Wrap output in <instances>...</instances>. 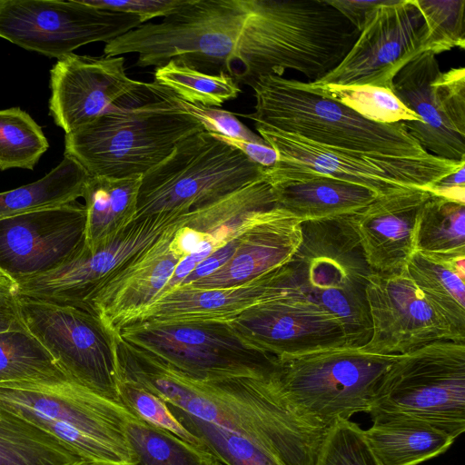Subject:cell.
<instances>
[{
  "instance_id": "cell-1",
  "label": "cell",
  "mask_w": 465,
  "mask_h": 465,
  "mask_svg": "<svg viewBox=\"0 0 465 465\" xmlns=\"http://www.w3.org/2000/svg\"><path fill=\"white\" fill-rule=\"evenodd\" d=\"M200 131L202 124L171 89L143 83L90 124L66 134L64 156L89 176L139 177Z\"/></svg>"
},
{
  "instance_id": "cell-2",
  "label": "cell",
  "mask_w": 465,
  "mask_h": 465,
  "mask_svg": "<svg viewBox=\"0 0 465 465\" xmlns=\"http://www.w3.org/2000/svg\"><path fill=\"white\" fill-rule=\"evenodd\" d=\"M254 112L242 116L296 134L312 143L343 151L401 158L428 156L403 122L379 124L349 107L305 89L302 82L282 76H261L252 86Z\"/></svg>"
},
{
  "instance_id": "cell-3",
  "label": "cell",
  "mask_w": 465,
  "mask_h": 465,
  "mask_svg": "<svg viewBox=\"0 0 465 465\" xmlns=\"http://www.w3.org/2000/svg\"><path fill=\"white\" fill-rule=\"evenodd\" d=\"M249 9L253 84L288 69L316 82L342 61L360 35L327 0H249Z\"/></svg>"
},
{
  "instance_id": "cell-4",
  "label": "cell",
  "mask_w": 465,
  "mask_h": 465,
  "mask_svg": "<svg viewBox=\"0 0 465 465\" xmlns=\"http://www.w3.org/2000/svg\"><path fill=\"white\" fill-rule=\"evenodd\" d=\"M0 408L54 436L94 465L136 462L124 430L131 412L72 381L0 383Z\"/></svg>"
},
{
  "instance_id": "cell-5",
  "label": "cell",
  "mask_w": 465,
  "mask_h": 465,
  "mask_svg": "<svg viewBox=\"0 0 465 465\" xmlns=\"http://www.w3.org/2000/svg\"><path fill=\"white\" fill-rule=\"evenodd\" d=\"M301 230L288 262L297 289L341 322L350 346H364L371 334L366 288L373 270L350 216L302 221Z\"/></svg>"
},
{
  "instance_id": "cell-6",
  "label": "cell",
  "mask_w": 465,
  "mask_h": 465,
  "mask_svg": "<svg viewBox=\"0 0 465 465\" xmlns=\"http://www.w3.org/2000/svg\"><path fill=\"white\" fill-rule=\"evenodd\" d=\"M397 356L347 345L278 357L272 373L302 416L329 429L355 413H370L380 382Z\"/></svg>"
},
{
  "instance_id": "cell-7",
  "label": "cell",
  "mask_w": 465,
  "mask_h": 465,
  "mask_svg": "<svg viewBox=\"0 0 465 465\" xmlns=\"http://www.w3.org/2000/svg\"><path fill=\"white\" fill-rule=\"evenodd\" d=\"M265 169L242 152L200 131L142 176L135 218L186 213L264 176Z\"/></svg>"
},
{
  "instance_id": "cell-8",
  "label": "cell",
  "mask_w": 465,
  "mask_h": 465,
  "mask_svg": "<svg viewBox=\"0 0 465 465\" xmlns=\"http://www.w3.org/2000/svg\"><path fill=\"white\" fill-rule=\"evenodd\" d=\"M375 411L424 420L454 440L462 434L465 343L437 341L398 355L380 382Z\"/></svg>"
},
{
  "instance_id": "cell-9",
  "label": "cell",
  "mask_w": 465,
  "mask_h": 465,
  "mask_svg": "<svg viewBox=\"0 0 465 465\" xmlns=\"http://www.w3.org/2000/svg\"><path fill=\"white\" fill-rule=\"evenodd\" d=\"M27 331L72 381L119 403L114 338L92 312L19 296Z\"/></svg>"
},
{
  "instance_id": "cell-10",
  "label": "cell",
  "mask_w": 465,
  "mask_h": 465,
  "mask_svg": "<svg viewBox=\"0 0 465 465\" xmlns=\"http://www.w3.org/2000/svg\"><path fill=\"white\" fill-rule=\"evenodd\" d=\"M118 333L128 343L202 380L264 375L277 359L244 344L226 322L132 323Z\"/></svg>"
},
{
  "instance_id": "cell-11",
  "label": "cell",
  "mask_w": 465,
  "mask_h": 465,
  "mask_svg": "<svg viewBox=\"0 0 465 465\" xmlns=\"http://www.w3.org/2000/svg\"><path fill=\"white\" fill-rule=\"evenodd\" d=\"M280 163L364 186L377 195L407 188L427 190L465 165L432 154L421 158L370 155L323 146L296 134L255 125Z\"/></svg>"
},
{
  "instance_id": "cell-12",
  "label": "cell",
  "mask_w": 465,
  "mask_h": 465,
  "mask_svg": "<svg viewBox=\"0 0 465 465\" xmlns=\"http://www.w3.org/2000/svg\"><path fill=\"white\" fill-rule=\"evenodd\" d=\"M143 24L137 15L100 10L80 0H0V37L50 58L87 44H107Z\"/></svg>"
},
{
  "instance_id": "cell-13",
  "label": "cell",
  "mask_w": 465,
  "mask_h": 465,
  "mask_svg": "<svg viewBox=\"0 0 465 465\" xmlns=\"http://www.w3.org/2000/svg\"><path fill=\"white\" fill-rule=\"evenodd\" d=\"M186 213L134 218L119 234L94 251L84 245L56 269L16 283V292L23 297L83 308L97 290Z\"/></svg>"
},
{
  "instance_id": "cell-14",
  "label": "cell",
  "mask_w": 465,
  "mask_h": 465,
  "mask_svg": "<svg viewBox=\"0 0 465 465\" xmlns=\"http://www.w3.org/2000/svg\"><path fill=\"white\" fill-rule=\"evenodd\" d=\"M226 323L244 344L277 358L349 345L341 322L306 298L292 277L273 297Z\"/></svg>"
},
{
  "instance_id": "cell-15",
  "label": "cell",
  "mask_w": 465,
  "mask_h": 465,
  "mask_svg": "<svg viewBox=\"0 0 465 465\" xmlns=\"http://www.w3.org/2000/svg\"><path fill=\"white\" fill-rule=\"evenodd\" d=\"M423 17L413 0H386L367 17L342 61L317 84L392 89L397 73L422 53Z\"/></svg>"
},
{
  "instance_id": "cell-16",
  "label": "cell",
  "mask_w": 465,
  "mask_h": 465,
  "mask_svg": "<svg viewBox=\"0 0 465 465\" xmlns=\"http://www.w3.org/2000/svg\"><path fill=\"white\" fill-rule=\"evenodd\" d=\"M85 222L76 201L0 220V274L16 284L61 266L84 247Z\"/></svg>"
},
{
  "instance_id": "cell-17",
  "label": "cell",
  "mask_w": 465,
  "mask_h": 465,
  "mask_svg": "<svg viewBox=\"0 0 465 465\" xmlns=\"http://www.w3.org/2000/svg\"><path fill=\"white\" fill-rule=\"evenodd\" d=\"M371 334L363 350L401 355L437 341H458L405 269L373 272L366 288ZM465 343V342H463Z\"/></svg>"
},
{
  "instance_id": "cell-18",
  "label": "cell",
  "mask_w": 465,
  "mask_h": 465,
  "mask_svg": "<svg viewBox=\"0 0 465 465\" xmlns=\"http://www.w3.org/2000/svg\"><path fill=\"white\" fill-rule=\"evenodd\" d=\"M124 57L69 54L50 70L49 114L65 134L83 127L140 88L127 76Z\"/></svg>"
},
{
  "instance_id": "cell-19",
  "label": "cell",
  "mask_w": 465,
  "mask_h": 465,
  "mask_svg": "<svg viewBox=\"0 0 465 465\" xmlns=\"http://www.w3.org/2000/svg\"><path fill=\"white\" fill-rule=\"evenodd\" d=\"M186 214L84 304L83 308L95 314L113 336L162 296L177 264L183 260L172 250L170 243Z\"/></svg>"
},
{
  "instance_id": "cell-20",
  "label": "cell",
  "mask_w": 465,
  "mask_h": 465,
  "mask_svg": "<svg viewBox=\"0 0 465 465\" xmlns=\"http://www.w3.org/2000/svg\"><path fill=\"white\" fill-rule=\"evenodd\" d=\"M272 186L264 176L202 207L190 211L174 232L170 246L193 272L228 242L260 212L275 207Z\"/></svg>"
},
{
  "instance_id": "cell-21",
  "label": "cell",
  "mask_w": 465,
  "mask_h": 465,
  "mask_svg": "<svg viewBox=\"0 0 465 465\" xmlns=\"http://www.w3.org/2000/svg\"><path fill=\"white\" fill-rule=\"evenodd\" d=\"M291 279V269L287 262L258 278L232 287L202 289L183 284L153 302L128 324L227 322L273 297L290 283Z\"/></svg>"
},
{
  "instance_id": "cell-22",
  "label": "cell",
  "mask_w": 465,
  "mask_h": 465,
  "mask_svg": "<svg viewBox=\"0 0 465 465\" xmlns=\"http://www.w3.org/2000/svg\"><path fill=\"white\" fill-rule=\"evenodd\" d=\"M302 222L276 206L258 213L238 235L231 258L217 271L189 285L232 287L286 264L300 245Z\"/></svg>"
},
{
  "instance_id": "cell-23",
  "label": "cell",
  "mask_w": 465,
  "mask_h": 465,
  "mask_svg": "<svg viewBox=\"0 0 465 465\" xmlns=\"http://www.w3.org/2000/svg\"><path fill=\"white\" fill-rule=\"evenodd\" d=\"M430 195L425 189L407 188L377 197L350 216L367 262L377 272L401 271L415 251L419 211Z\"/></svg>"
},
{
  "instance_id": "cell-24",
  "label": "cell",
  "mask_w": 465,
  "mask_h": 465,
  "mask_svg": "<svg viewBox=\"0 0 465 465\" xmlns=\"http://www.w3.org/2000/svg\"><path fill=\"white\" fill-rule=\"evenodd\" d=\"M276 207L302 221L352 216L379 195L360 184L280 162L265 170Z\"/></svg>"
},
{
  "instance_id": "cell-25",
  "label": "cell",
  "mask_w": 465,
  "mask_h": 465,
  "mask_svg": "<svg viewBox=\"0 0 465 465\" xmlns=\"http://www.w3.org/2000/svg\"><path fill=\"white\" fill-rule=\"evenodd\" d=\"M440 73L434 54L420 53L397 73L391 90L420 118L421 123L405 121L403 124L424 151L450 161H465V137L446 120L432 84Z\"/></svg>"
},
{
  "instance_id": "cell-26",
  "label": "cell",
  "mask_w": 465,
  "mask_h": 465,
  "mask_svg": "<svg viewBox=\"0 0 465 465\" xmlns=\"http://www.w3.org/2000/svg\"><path fill=\"white\" fill-rule=\"evenodd\" d=\"M363 434L382 465H418L445 452L454 439L431 424L401 413H370Z\"/></svg>"
},
{
  "instance_id": "cell-27",
  "label": "cell",
  "mask_w": 465,
  "mask_h": 465,
  "mask_svg": "<svg viewBox=\"0 0 465 465\" xmlns=\"http://www.w3.org/2000/svg\"><path fill=\"white\" fill-rule=\"evenodd\" d=\"M404 269L458 341L465 342V256L415 250Z\"/></svg>"
},
{
  "instance_id": "cell-28",
  "label": "cell",
  "mask_w": 465,
  "mask_h": 465,
  "mask_svg": "<svg viewBox=\"0 0 465 465\" xmlns=\"http://www.w3.org/2000/svg\"><path fill=\"white\" fill-rule=\"evenodd\" d=\"M142 176H88L82 197L86 210L85 247L94 251L109 242L135 218Z\"/></svg>"
},
{
  "instance_id": "cell-29",
  "label": "cell",
  "mask_w": 465,
  "mask_h": 465,
  "mask_svg": "<svg viewBox=\"0 0 465 465\" xmlns=\"http://www.w3.org/2000/svg\"><path fill=\"white\" fill-rule=\"evenodd\" d=\"M0 465H94L27 420L0 408Z\"/></svg>"
},
{
  "instance_id": "cell-30",
  "label": "cell",
  "mask_w": 465,
  "mask_h": 465,
  "mask_svg": "<svg viewBox=\"0 0 465 465\" xmlns=\"http://www.w3.org/2000/svg\"><path fill=\"white\" fill-rule=\"evenodd\" d=\"M88 176L79 163L64 156L41 179L0 193V220L75 202Z\"/></svg>"
},
{
  "instance_id": "cell-31",
  "label": "cell",
  "mask_w": 465,
  "mask_h": 465,
  "mask_svg": "<svg viewBox=\"0 0 465 465\" xmlns=\"http://www.w3.org/2000/svg\"><path fill=\"white\" fill-rule=\"evenodd\" d=\"M414 243L418 251L465 256V203L430 193L417 216Z\"/></svg>"
},
{
  "instance_id": "cell-32",
  "label": "cell",
  "mask_w": 465,
  "mask_h": 465,
  "mask_svg": "<svg viewBox=\"0 0 465 465\" xmlns=\"http://www.w3.org/2000/svg\"><path fill=\"white\" fill-rule=\"evenodd\" d=\"M124 430L136 460L133 465H210L216 460L211 453L133 413Z\"/></svg>"
},
{
  "instance_id": "cell-33",
  "label": "cell",
  "mask_w": 465,
  "mask_h": 465,
  "mask_svg": "<svg viewBox=\"0 0 465 465\" xmlns=\"http://www.w3.org/2000/svg\"><path fill=\"white\" fill-rule=\"evenodd\" d=\"M181 424L205 446L207 451L226 465H282L263 445L215 423L191 415L168 404Z\"/></svg>"
},
{
  "instance_id": "cell-34",
  "label": "cell",
  "mask_w": 465,
  "mask_h": 465,
  "mask_svg": "<svg viewBox=\"0 0 465 465\" xmlns=\"http://www.w3.org/2000/svg\"><path fill=\"white\" fill-rule=\"evenodd\" d=\"M71 381L27 331L0 332V383Z\"/></svg>"
},
{
  "instance_id": "cell-35",
  "label": "cell",
  "mask_w": 465,
  "mask_h": 465,
  "mask_svg": "<svg viewBox=\"0 0 465 465\" xmlns=\"http://www.w3.org/2000/svg\"><path fill=\"white\" fill-rule=\"evenodd\" d=\"M317 94L336 101L363 118L379 124L417 121L420 118L394 94L392 90L372 85H341L302 82Z\"/></svg>"
},
{
  "instance_id": "cell-36",
  "label": "cell",
  "mask_w": 465,
  "mask_h": 465,
  "mask_svg": "<svg viewBox=\"0 0 465 465\" xmlns=\"http://www.w3.org/2000/svg\"><path fill=\"white\" fill-rule=\"evenodd\" d=\"M153 77L182 100L203 106H222L241 93L239 84L226 74H208L174 61L156 67Z\"/></svg>"
},
{
  "instance_id": "cell-37",
  "label": "cell",
  "mask_w": 465,
  "mask_h": 465,
  "mask_svg": "<svg viewBox=\"0 0 465 465\" xmlns=\"http://www.w3.org/2000/svg\"><path fill=\"white\" fill-rule=\"evenodd\" d=\"M48 148L42 127L25 111L0 110V171L34 170Z\"/></svg>"
},
{
  "instance_id": "cell-38",
  "label": "cell",
  "mask_w": 465,
  "mask_h": 465,
  "mask_svg": "<svg viewBox=\"0 0 465 465\" xmlns=\"http://www.w3.org/2000/svg\"><path fill=\"white\" fill-rule=\"evenodd\" d=\"M425 23L423 52L465 47V0H413Z\"/></svg>"
},
{
  "instance_id": "cell-39",
  "label": "cell",
  "mask_w": 465,
  "mask_h": 465,
  "mask_svg": "<svg viewBox=\"0 0 465 465\" xmlns=\"http://www.w3.org/2000/svg\"><path fill=\"white\" fill-rule=\"evenodd\" d=\"M119 403L139 419L166 430L196 448L207 450L189 432L171 411L168 403L141 384L118 375Z\"/></svg>"
},
{
  "instance_id": "cell-40",
  "label": "cell",
  "mask_w": 465,
  "mask_h": 465,
  "mask_svg": "<svg viewBox=\"0 0 465 465\" xmlns=\"http://www.w3.org/2000/svg\"><path fill=\"white\" fill-rule=\"evenodd\" d=\"M313 465H382L370 449L363 430L350 420L331 426Z\"/></svg>"
},
{
  "instance_id": "cell-41",
  "label": "cell",
  "mask_w": 465,
  "mask_h": 465,
  "mask_svg": "<svg viewBox=\"0 0 465 465\" xmlns=\"http://www.w3.org/2000/svg\"><path fill=\"white\" fill-rule=\"evenodd\" d=\"M441 111L450 126L465 137V69L441 72L432 83Z\"/></svg>"
},
{
  "instance_id": "cell-42",
  "label": "cell",
  "mask_w": 465,
  "mask_h": 465,
  "mask_svg": "<svg viewBox=\"0 0 465 465\" xmlns=\"http://www.w3.org/2000/svg\"><path fill=\"white\" fill-rule=\"evenodd\" d=\"M179 102L183 108L198 120L203 130L208 133L257 143H267L229 111L193 104L181 98H179Z\"/></svg>"
},
{
  "instance_id": "cell-43",
  "label": "cell",
  "mask_w": 465,
  "mask_h": 465,
  "mask_svg": "<svg viewBox=\"0 0 465 465\" xmlns=\"http://www.w3.org/2000/svg\"><path fill=\"white\" fill-rule=\"evenodd\" d=\"M94 8L134 15L147 22L154 17H166L186 0H80Z\"/></svg>"
},
{
  "instance_id": "cell-44",
  "label": "cell",
  "mask_w": 465,
  "mask_h": 465,
  "mask_svg": "<svg viewBox=\"0 0 465 465\" xmlns=\"http://www.w3.org/2000/svg\"><path fill=\"white\" fill-rule=\"evenodd\" d=\"M27 331L20 312L19 295L12 282L0 284V332Z\"/></svg>"
},
{
  "instance_id": "cell-45",
  "label": "cell",
  "mask_w": 465,
  "mask_h": 465,
  "mask_svg": "<svg viewBox=\"0 0 465 465\" xmlns=\"http://www.w3.org/2000/svg\"><path fill=\"white\" fill-rule=\"evenodd\" d=\"M212 134V133H211ZM218 139L242 152L250 161L265 170L272 169L279 161L276 151L268 143H257L213 134Z\"/></svg>"
},
{
  "instance_id": "cell-46",
  "label": "cell",
  "mask_w": 465,
  "mask_h": 465,
  "mask_svg": "<svg viewBox=\"0 0 465 465\" xmlns=\"http://www.w3.org/2000/svg\"><path fill=\"white\" fill-rule=\"evenodd\" d=\"M386 0H327L339 11L359 32L364 26L368 15Z\"/></svg>"
},
{
  "instance_id": "cell-47",
  "label": "cell",
  "mask_w": 465,
  "mask_h": 465,
  "mask_svg": "<svg viewBox=\"0 0 465 465\" xmlns=\"http://www.w3.org/2000/svg\"><path fill=\"white\" fill-rule=\"evenodd\" d=\"M427 190L435 195L465 203V165L441 178Z\"/></svg>"
},
{
  "instance_id": "cell-48",
  "label": "cell",
  "mask_w": 465,
  "mask_h": 465,
  "mask_svg": "<svg viewBox=\"0 0 465 465\" xmlns=\"http://www.w3.org/2000/svg\"><path fill=\"white\" fill-rule=\"evenodd\" d=\"M10 282L9 280H7L5 277H4L2 274H0V284L1 283H5V282Z\"/></svg>"
},
{
  "instance_id": "cell-49",
  "label": "cell",
  "mask_w": 465,
  "mask_h": 465,
  "mask_svg": "<svg viewBox=\"0 0 465 465\" xmlns=\"http://www.w3.org/2000/svg\"><path fill=\"white\" fill-rule=\"evenodd\" d=\"M210 465H222L219 460H214Z\"/></svg>"
}]
</instances>
